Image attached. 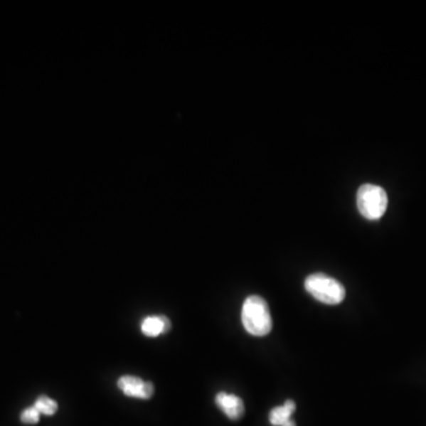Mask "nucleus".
I'll use <instances>...</instances> for the list:
<instances>
[{
	"mask_svg": "<svg viewBox=\"0 0 426 426\" xmlns=\"http://www.w3.org/2000/svg\"><path fill=\"white\" fill-rule=\"evenodd\" d=\"M215 404L231 420H240L245 411L243 400L238 395H230L226 392H219L215 395Z\"/></svg>",
	"mask_w": 426,
	"mask_h": 426,
	"instance_id": "nucleus-5",
	"label": "nucleus"
},
{
	"mask_svg": "<svg viewBox=\"0 0 426 426\" xmlns=\"http://www.w3.org/2000/svg\"><path fill=\"white\" fill-rule=\"evenodd\" d=\"M242 324L245 331L254 336H265L272 331V314L263 297L251 295L245 299L242 308Z\"/></svg>",
	"mask_w": 426,
	"mask_h": 426,
	"instance_id": "nucleus-1",
	"label": "nucleus"
},
{
	"mask_svg": "<svg viewBox=\"0 0 426 426\" xmlns=\"http://www.w3.org/2000/svg\"><path fill=\"white\" fill-rule=\"evenodd\" d=\"M388 198L383 187L373 183L360 186L356 193V206L363 217L370 220H377L388 210Z\"/></svg>",
	"mask_w": 426,
	"mask_h": 426,
	"instance_id": "nucleus-3",
	"label": "nucleus"
},
{
	"mask_svg": "<svg viewBox=\"0 0 426 426\" xmlns=\"http://www.w3.org/2000/svg\"><path fill=\"white\" fill-rule=\"evenodd\" d=\"M36 409L38 410L41 415L46 416H53L58 410V404L53 399L46 397V395H41L35 402Z\"/></svg>",
	"mask_w": 426,
	"mask_h": 426,
	"instance_id": "nucleus-8",
	"label": "nucleus"
},
{
	"mask_svg": "<svg viewBox=\"0 0 426 426\" xmlns=\"http://www.w3.org/2000/svg\"><path fill=\"white\" fill-rule=\"evenodd\" d=\"M117 388L131 398L151 399L154 395V385L135 376L121 377L117 380Z\"/></svg>",
	"mask_w": 426,
	"mask_h": 426,
	"instance_id": "nucleus-4",
	"label": "nucleus"
},
{
	"mask_svg": "<svg viewBox=\"0 0 426 426\" xmlns=\"http://www.w3.org/2000/svg\"><path fill=\"white\" fill-rule=\"evenodd\" d=\"M295 410V402L287 400L282 406H277L270 411L269 422L274 426H296L295 422L292 420Z\"/></svg>",
	"mask_w": 426,
	"mask_h": 426,
	"instance_id": "nucleus-7",
	"label": "nucleus"
},
{
	"mask_svg": "<svg viewBox=\"0 0 426 426\" xmlns=\"http://www.w3.org/2000/svg\"><path fill=\"white\" fill-rule=\"evenodd\" d=\"M39 418H41V413L35 406H30L21 413V423L37 424L39 422Z\"/></svg>",
	"mask_w": 426,
	"mask_h": 426,
	"instance_id": "nucleus-9",
	"label": "nucleus"
},
{
	"mask_svg": "<svg viewBox=\"0 0 426 426\" xmlns=\"http://www.w3.org/2000/svg\"><path fill=\"white\" fill-rule=\"evenodd\" d=\"M304 288L314 299L329 306L341 303L346 296L345 287L341 283L321 272L308 276Z\"/></svg>",
	"mask_w": 426,
	"mask_h": 426,
	"instance_id": "nucleus-2",
	"label": "nucleus"
},
{
	"mask_svg": "<svg viewBox=\"0 0 426 426\" xmlns=\"http://www.w3.org/2000/svg\"><path fill=\"white\" fill-rule=\"evenodd\" d=\"M172 324L165 315H151L144 317L142 324V334L148 338H156L159 335L165 334L171 331Z\"/></svg>",
	"mask_w": 426,
	"mask_h": 426,
	"instance_id": "nucleus-6",
	"label": "nucleus"
}]
</instances>
